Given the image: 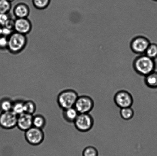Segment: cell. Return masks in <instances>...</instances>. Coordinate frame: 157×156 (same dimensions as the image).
<instances>
[{
    "label": "cell",
    "mask_w": 157,
    "mask_h": 156,
    "mask_svg": "<svg viewBox=\"0 0 157 156\" xmlns=\"http://www.w3.org/2000/svg\"><path fill=\"white\" fill-rule=\"evenodd\" d=\"M133 66L138 74L145 77L155 71L156 64L154 60L145 54L136 57L134 61Z\"/></svg>",
    "instance_id": "cell-1"
},
{
    "label": "cell",
    "mask_w": 157,
    "mask_h": 156,
    "mask_svg": "<svg viewBox=\"0 0 157 156\" xmlns=\"http://www.w3.org/2000/svg\"><path fill=\"white\" fill-rule=\"evenodd\" d=\"M27 42L26 35L13 32L8 37L7 49L13 54H17L24 49Z\"/></svg>",
    "instance_id": "cell-2"
},
{
    "label": "cell",
    "mask_w": 157,
    "mask_h": 156,
    "mask_svg": "<svg viewBox=\"0 0 157 156\" xmlns=\"http://www.w3.org/2000/svg\"><path fill=\"white\" fill-rule=\"evenodd\" d=\"M78 97V93L75 90L65 89L58 94L57 102L61 109H66L74 107Z\"/></svg>",
    "instance_id": "cell-3"
},
{
    "label": "cell",
    "mask_w": 157,
    "mask_h": 156,
    "mask_svg": "<svg viewBox=\"0 0 157 156\" xmlns=\"http://www.w3.org/2000/svg\"><path fill=\"white\" fill-rule=\"evenodd\" d=\"M24 137L29 144L37 146L44 142L45 135L43 129L33 126L25 132Z\"/></svg>",
    "instance_id": "cell-4"
},
{
    "label": "cell",
    "mask_w": 157,
    "mask_h": 156,
    "mask_svg": "<svg viewBox=\"0 0 157 156\" xmlns=\"http://www.w3.org/2000/svg\"><path fill=\"white\" fill-rule=\"evenodd\" d=\"M75 127L80 132H87L93 127L94 120L89 114H79L74 122Z\"/></svg>",
    "instance_id": "cell-5"
},
{
    "label": "cell",
    "mask_w": 157,
    "mask_h": 156,
    "mask_svg": "<svg viewBox=\"0 0 157 156\" xmlns=\"http://www.w3.org/2000/svg\"><path fill=\"white\" fill-rule=\"evenodd\" d=\"M18 115L13 111L0 113V127L3 129L8 130L17 126Z\"/></svg>",
    "instance_id": "cell-6"
},
{
    "label": "cell",
    "mask_w": 157,
    "mask_h": 156,
    "mask_svg": "<svg viewBox=\"0 0 157 156\" xmlns=\"http://www.w3.org/2000/svg\"><path fill=\"white\" fill-rule=\"evenodd\" d=\"M94 105V100L87 96H78L75 103L74 107L78 114H89L92 111Z\"/></svg>",
    "instance_id": "cell-7"
},
{
    "label": "cell",
    "mask_w": 157,
    "mask_h": 156,
    "mask_svg": "<svg viewBox=\"0 0 157 156\" xmlns=\"http://www.w3.org/2000/svg\"><path fill=\"white\" fill-rule=\"evenodd\" d=\"M114 101L117 106L121 109L131 107L133 103V96L125 90L117 92L114 97Z\"/></svg>",
    "instance_id": "cell-8"
},
{
    "label": "cell",
    "mask_w": 157,
    "mask_h": 156,
    "mask_svg": "<svg viewBox=\"0 0 157 156\" xmlns=\"http://www.w3.org/2000/svg\"><path fill=\"white\" fill-rule=\"evenodd\" d=\"M151 43L145 37L138 36L134 38L131 42L130 47L132 51L137 54L145 53Z\"/></svg>",
    "instance_id": "cell-9"
},
{
    "label": "cell",
    "mask_w": 157,
    "mask_h": 156,
    "mask_svg": "<svg viewBox=\"0 0 157 156\" xmlns=\"http://www.w3.org/2000/svg\"><path fill=\"white\" fill-rule=\"evenodd\" d=\"M32 29V23L27 18H17L15 20V32L26 35L30 33Z\"/></svg>",
    "instance_id": "cell-10"
},
{
    "label": "cell",
    "mask_w": 157,
    "mask_h": 156,
    "mask_svg": "<svg viewBox=\"0 0 157 156\" xmlns=\"http://www.w3.org/2000/svg\"><path fill=\"white\" fill-rule=\"evenodd\" d=\"M33 115L24 113L18 116L17 127L20 130L27 131L33 127Z\"/></svg>",
    "instance_id": "cell-11"
},
{
    "label": "cell",
    "mask_w": 157,
    "mask_h": 156,
    "mask_svg": "<svg viewBox=\"0 0 157 156\" xmlns=\"http://www.w3.org/2000/svg\"><path fill=\"white\" fill-rule=\"evenodd\" d=\"M29 6L24 3L17 5L13 9V13L17 18H26L30 14Z\"/></svg>",
    "instance_id": "cell-12"
},
{
    "label": "cell",
    "mask_w": 157,
    "mask_h": 156,
    "mask_svg": "<svg viewBox=\"0 0 157 156\" xmlns=\"http://www.w3.org/2000/svg\"><path fill=\"white\" fill-rule=\"evenodd\" d=\"M78 114V111L74 107L63 110V118L68 123H74Z\"/></svg>",
    "instance_id": "cell-13"
},
{
    "label": "cell",
    "mask_w": 157,
    "mask_h": 156,
    "mask_svg": "<svg viewBox=\"0 0 157 156\" xmlns=\"http://www.w3.org/2000/svg\"><path fill=\"white\" fill-rule=\"evenodd\" d=\"M13 101L10 98L3 97L0 99V111L6 112L12 111Z\"/></svg>",
    "instance_id": "cell-14"
},
{
    "label": "cell",
    "mask_w": 157,
    "mask_h": 156,
    "mask_svg": "<svg viewBox=\"0 0 157 156\" xmlns=\"http://www.w3.org/2000/svg\"><path fill=\"white\" fill-rule=\"evenodd\" d=\"M144 81L145 85L149 88H157V72L154 71L145 76Z\"/></svg>",
    "instance_id": "cell-15"
},
{
    "label": "cell",
    "mask_w": 157,
    "mask_h": 156,
    "mask_svg": "<svg viewBox=\"0 0 157 156\" xmlns=\"http://www.w3.org/2000/svg\"><path fill=\"white\" fill-rule=\"evenodd\" d=\"M47 125V120L44 116L40 114L33 115V126L35 127L43 129Z\"/></svg>",
    "instance_id": "cell-16"
},
{
    "label": "cell",
    "mask_w": 157,
    "mask_h": 156,
    "mask_svg": "<svg viewBox=\"0 0 157 156\" xmlns=\"http://www.w3.org/2000/svg\"><path fill=\"white\" fill-rule=\"evenodd\" d=\"M24 102L25 101L20 99L13 101L12 111L18 116L25 113Z\"/></svg>",
    "instance_id": "cell-17"
},
{
    "label": "cell",
    "mask_w": 157,
    "mask_h": 156,
    "mask_svg": "<svg viewBox=\"0 0 157 156\" xmlns=\"http://www.w3.org/2000/svg\"><path fill=\"white\" fill-rule=\"evenodd\" d=\"M120 113L121 118L125 120H131L134 115V111L131 107L121 108Z\"/></svg>",
    "instance_id": "cell-18"
},
{
    "label": "cell",
    "mask_w": 157,
    "mask_h": 156,
    "mask_svg": "<svg viewBox=\"0 0 157 156\" xmlns=\"http://www.w3.org/2000/svg\"><path fill=\"white\" fill-rule=\"evenodd\" d=\"M36 105L33 101L31 100L25 101V113L33 115V114L36 112Z\"/></svg>",
    "instance_id": "cell-19"
},
{
    "label": "cell",
    "mask_w": 157,
    "mask_h": 156,
    "mask_svg": "<svg viewBox=\"0 0 157 156\" xmlns=\"http://www.w3.org/2000/svg\"><path fill=\"white\" fill-rule=\"evenodd\" d=\"M145 54L152 59L157 58V44L150 43L147 49Z\"/></svg>",
    "instance_id": "cell-20"
},
{
    "label": "cell",
    "mask_w": 157,
    "mask_h": 156,
    "mask_svg": "<svg viewBox=\"0 0 157 156\" xmlns=\"http://www.w3.org/2000/svg\"><path fill=\"white\" fill-rule=\"evenodd\" d=\"M50 0H33L34 7L39 10H44L48 7Z\"/></svg>",
    "instance_id": "cell-21"
},
{
    "label": "cell",
    "mask_w": 157,
    "mask_h": 156,
    "mask_svg": "<svg viewBox=\"0 0 157 156\" xmlns=\"http://www.w3.org/2000/svg\"><path fill=\"white\" fill-rule=\"evenodd\" d=\"M11 9V4L7 0H0V13H8Z\"/></svg>",
    "instance_id": "cell-22"
},
{
    "label": "cell",
    "mask_w": 157,
    "mask_h": 156,
    "mask_svg": "<svg viewBox=\"0 0 157 156\" xmlns=\"http://www.w3.org/2000/svg\"><path fill=\"white\" fill-rule=\"evenodd\" d=\"M82 155L83 156H98V152L96 148L90 146L85 148Z\"/></svg>",
    "instance_id": "cell-23"
},
{
    "label": "cell",
    "mask_w": 157,
    "mask_h": 156,
    "mask_svg": "<svg viewBox=\"0 0 157 156\" xmlns=\"http://www.w3.org/2000/svg\"><path fill=\"white\" fill-rule=\"evenodd\" d=\"M8 45V38L1 36H0V50L7 49Z\"/></svg>",
    "instance_id": "cell-24"
},
{
    "label": "cell",
    "mask_w": 157,
    "mask_h": 156,
    "mask_svg": "<svg viewBox=\"0 0 157 156\" xmlns=\"http://www.w3.org/2000/svg\"><path fill=\"white\" fill-rule=\"evenodd\" d=\"M14 31V30H11V29L7 28V27L4 26V27H2L1 36L8 38Z\"/></svg>",
    "instance_id": "cell-25"
},
{
    "label": "cell",
    "mask_w": 157,
    "mask_h": 156,
    "mask_svg": "<svg viewBox=\"0 0 157 156\" xmlns=\"http://www.w3.org/2000/svg\"><path fill=\"white\" fill-rule=\"evenodd\" d=\"M9 18L8 13H0V25L3 27L5 25Z\"/></svg>",
    "instance_id": "cell-26"
},
{
    "label": "cell",
    "mask_w": 157,
    "mask_h": 156,
    "mask_svg": "<svg viewBox=\"0 0 157 156\" xmlns=\"http://www.w3.org/2000/svg\"><path fill=\"white\" fill-rule=\"evenodd\" d=\"M15 20L12 19L11 18H9V19L6 22L5 25L4 27H7L11 30H14V28ZM4 27V26H3Z\"/></svg>",
    "instance_id": "cell-27"
},
{
    "label": "cell",
    "mask_w": 157,
    "mask_h": 156,
    "mask_svg": "<svg viewBox=\"0 0 157 156\" xmlns=\"http://www.w3.org/2000/svg\"><path fill=\"white\" fill-rule=\"evenodd\" d=\"M2 27L0 25V36H1V31Z\"/></svg>",
    "instance_id": "cell-28"
},
{
    "label": "cell",
    "mask_w": 157,
    "mask_h": 156,
    "mask_svg": "<svg viewBox=\"0 0 157 156\" xmlns=\"http://www.w3.org/2000/svg\"><path fill=\"white\" fill-rule=\"evenodd\" d=\"M7 1L10 2H13V1H14V0H7Z\"/></svg>",
    "instance_id": "cell-29"
},
{
    "label": "cell",
    "mask_w": 157,
    "mask_h": 156,
    "mask_svg": "<svg viewBox=\"0 0 157 156\" xmlns=\"http://www.w3.org/2000/svg\"><path fill=\"white\" fill-rule=\"evenodd\" d=\"M153 1H157V0H153Z\"/></svg>",
    "instance_id": "cell-30"
}]
</instances>
